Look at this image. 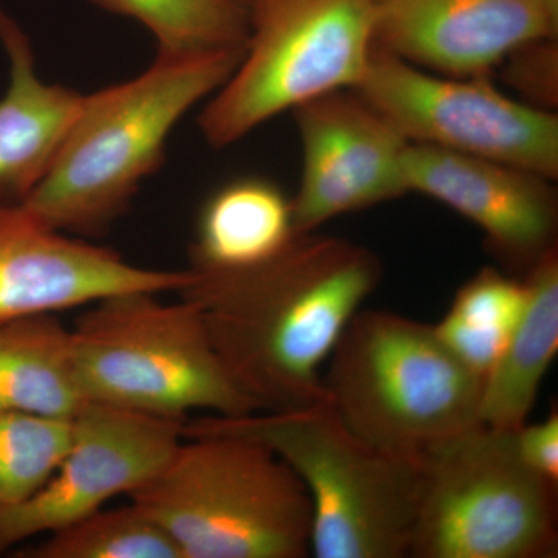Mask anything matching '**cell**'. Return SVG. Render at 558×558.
Instances as JSON below:
<instances>
[{
    "instance_id": "1",
    "label": "cell",
    "mask_w": 558,
    "mask_h": 558,
    "mask_svg": "<svg viewBox=\"0 0 558 558\" xmlns=\"http://www.w3.org/2000/svg\"><path fill=\"white\" fill-rule=\"evenodd\" d=\"M189 270L178 295L199 310L220 363L258 411L328 402L326 362L381 278L376 253L317 231L256 266Z\"/></svg>"
},
{
    "instance_id": "2",
    "label": "cell",
    "mask_w": 558,
    "mask_h": 558,
    "mask_svg": "<svg viewBox=\"0 0 558 558\" xmlns=\"http://www.w3.org/2000/svg\"><path fill=\"white\" fill-rule=\"evenodd\" d=\"M242 54H159L142 75L84 95L49 172L22 205L70 236H105L163 167L179 121L230 78Z\"/></svg>"
},
{
    "instance_id": "3",
    "label": "cell",
    "mask_w": 558,
    "mask_h": 558,
    "mask_svg": "<svg viewBox=\"0 0 558 558\" xmlns=\"http://www.w3.org/2000/svg\"><path fill=\"white\" fill-rule=\"evenodd\" d=\"M202 433L255 440L295 472L312 502L315 557H409L424 461L359 438L329 402L183 424V436Z\"/></svg>"
},
{
    "instance_id": "4",
    "label": "cell",
    "mask_w": 558,
    "mask_h": 558,
    "mask_svg": "<svg viewBox=\"0 0 558 558\" xmlns=\"http://www.w3.org/2000/svg\"><path fill=\"white\" fill-rule=\"evenodd\" d=\"M323 384L329 405L359 438L418 461L481 424L484 377L435 326L392 312H355Z\"/></svg>"
},
{
    "instance_id": "5",
    "label": "cell",
    "mask_w": 558,
    "mask_h": 558,
    "mask_svg": "<svg viewBox=\"0 0 558 558\" xmlns=\"http://www.w3.org/2000/svg\"><path fill=\"white\" fill-rule=\"evenodd\" d=\"M130 501L174 539L182 558L310 556L312 502L274 451L240 436H183Z\"/></svg>"
},
{
    "instance_id": "6",
    "label": "cell",
    "mask_w": 558,
    "mask_h": 558,
    "mask_svg": "<svg viewBox=\"0 0 558 558\" xmlns=\"http://www.w3.org/2000/svg\"><path fill=\"white\" fill-rule=\"evenodd\" d=\"M159 295H110L90 304L70 328L87 402L180 422L194 411H258L220 363L199 310L182 296L165 303Z\"/></svg>"
},
{
    "instance_id": "7",
    "label": "cell",
    "mask_w": 558,
    "mask_h": 558,
    "mask_svg": "<svg viewBox=\"0 0 558 558\" xmlns=\"http://www.w3.org/2000/svg\"><path fill=\"white\" fill-rule=\"evenodd\" d=\"M240 64L202 110V135L227 148L304 102L355 89L374 47L373 0H244Z\"/></svg>"
},
{
    "instance_id": "8",
    "label": "cell",
    "mask_w": 558,
    "mask_h": 558,
    "mask_svg": "<svg viewBox=\"0 0 558 558\" xmlns=\"http://www.w3.org/2000/svg\"><path fill=\"white\" fill-rule=\"evenodd\" d=\"M557 484L521 458L515 432L480 424L424 459L409 557L550 558Z\"/></svg>"
},
{
    "instance_id": "9",
    "label": "cell",
    "mask_w": 558,
    "mask_h": 558,
    "mask_svg": "<svg viewBox=\"0 0 558 558\" xmlns=\"http://www.w3.org/2000/svg\"><path fill=\"white\" fill-rule=\"evenodd\" d=\"M414 145L558 178V117L495 86L494 76H449L374 47L354 89Z\"/></svg>"
},
{
    "instance_id": "10",
    "label": "cell",
    "mask_w": 558,
    "mask_h": 558,
    "mask_svg": "<svg viewBox=\"0 0 558 558\" xmlns=\"http://www.w3.org/2000/svg\"><path fill=\"white\" fill-rule=\"evenodd\" d=\"M183 424L87 402L72 418V435L57 469L16 506L0 509V556L105 508L130 498L170 461L183 440Z\"/></svg>"
},
{
    "instance_id": "11",
    "label": "cell",
    "mask_w": 558,
    "mask_h": 558,
    "mask_svg": "<svg viewBox=\"0 0 558 558\" xmlns=\"http://www.w3.org/2000/svg\"><path fill=\"white\" fill-rule=\"evenodd\" d=\"M293 116L301 143L300 185L292 197L296 234L410 193V143L354 89L304 102Z\"/></svg>"
},
{
    "instance_id": "12",
    "label": "cell",
    "mask_w": 558,
    "mask_h": 558,
    "mask_svg": "<svg viewBox=\"0 0 558 558\" xmlns=\"http://www.w3.org/2000/svg\"><path fill=\"white\" fill-rule=\"evenodd\" d=\"M189 281V269L135 266L116 250L51 229L22 204H0V322L134 290L178 293Z\"/></svg>"
},
{
    "instance_id": "13",
    "label": "cell",
    "mask_w": 558,
    "mask_h": 558,
    "mask_svg": "<svg viewBox=\"0 0 558 558\" xmlns=\"http://www.w3.org/2000/svg\"><path fill=\"white\" fill-rule=\"evenodd\" d=\"M410 193L424 194L469 219L484 234L499 269L523 278L557 247L558 201L553 180L465 154L410 143Z\"/></svg>"
},
{
    "instance_id": "14",
    "label": "cell",
    "mask_w": 558,
    "mask_h": 558,
    "mask_svg": "<svg viewBox=\"0 0 558 558\" xmlns=\"http://www.w3.org/2000/svg\"><path fill=\"white\" fill-rule=\"evenodd\" d=\"M374 44L449 76H494L510 50L558 36V0H373Z\"/></svg>"
},
{
    "instance_id": "15",
    "label": "cell",
    "mask_w": 558,
    "mask_h": 558,
    "mask_svg": "<svg viewBox=\"0 0 558 558\" xmlns=\"http://www.w3.org/2000/svg\"><path fill=\"white\" fill-rule=\"evenodd\" d=\"M0 43L10 61L0 98V204H22L49 172L84 95L39 78L31 39L2 7Z\"/></svg>"
},
{
    "instance_id": "16",
    "label": "cell",
    "mask_w": 558,
    "mask_h": 558,
    "mask_svg": "<svg viewBox=\"0 0 558 558\" xmlns=\"http://www.w3.org/2000/svg\"><path fill=\"white\" fill-rule=\"evenodd\" d=\"M523 310L484 380L481 424L517 432L527 424L539 387L558 351V250L523 277Z\"/></svg>"
},
{
    "instance_id": "17",
    "label": "cell",
    "mask_w": 558,
    "mask_h": 558,
    "mask_svg": "<svg viewBox=\"0 0 558 558\" xmlns=\"http://www.w3.org/2000/svg\"><path fill=\"white\" fill-rule=\"evenodd\" d=\"M296 236L292 197L258 175L230 180L202 205L190 266L233 270L274 258Z\"/></svg>"
},
{
    "instance_id": "18",
    "label": "cell",
    "mask_w": 558,
    "mask_h": 558,
    "mask_svg": "<svg viewBox=\"0 0 558 558\" xmlns=\"http://www.w3.org/2000/svg\"><path fill=\"white\" fill-rule=\"evenodd\" d=\"M86 403L72 330L58 314L0 322V413L72 421Z\"/></svg>"
},
{
    "instance_id": "19",
    "label": "cell",
    "mask_w": 558,
    "mask_h": 558,
    "mask_svg": "<svg viewBox=\"0 0 558 558\" xmlns=\"http://www.w3.org/2000/svg\"><path fill=\"white\" fill-rule=\"evenodd\" d=\"M523 278L486 267L458 290L436 332L473 373L486 380L523 310Z\"/></svg>"
},
{
    "instance_id": "20",
    "label": "cell",
    "mask_w": 558,
    "mask_h": 558,
    "mask_svg": "<svg viewBox=\"0 0 558 558\" xmlns=\"http://www.w3.org/2000/svg\"><path fill=\"white\" fill-rule=\"evenodd\" d=\"M94 5L142 24L159 54L245 50L248 38L244 0H90Z\"/></svg>"
},
{
    "instance_id": "21",
    "label": "cell",
    "mask_w": 558,
    "mask_h": 558,
    "mask_svg": "<svg viewBox=\"0 0 558 558\" xmlns=\"http://www.w3.org/2000/svg\"><path fill=\"white\" fill-rule=\"evenodd\" d=\"M22 558H182L174 539L130 501L100 509L14 554Z\"/></svg>"
},
{
    "instance_id": "22",
    "label": "cell",
    "mask_w": 558,
    "mask_h": 558,
    "mask_svg": "<svg viewBox=\"0 0 558 558\" xmlns=\"http://www.w3.org/2000/svg\"><path fill=\"white\" fill-rule=\"evenodd\" d=\"M70 435L72 421L0 413V509L20 505L49 480Z\"/></svg>"
},
{
    "instance_id": "23",
    "label": "cell",
    "mask_w": 558,
    "mask_h": 558,
    "mask_svg": "<svg viewBox=\"0 0 558 558\" xmlns=\"http://www.w3.org/2000/svg\"><path fill=\"white\" fill-rule=\"evenodd\" d=\"M519 100L556 112L558 105V36L520 44L499 62L497 72Z\"/></svg>"
},
{
    "instance_id": "24",
    "label": "cell",
    "mask_w": 558,
    "mask_h": 558,
    "mask_svg": "<svg viewBox=\"0 0 558 558\" xmlns=\"http://www.w3.org/2000/svg\"><path fill=\"white\" fill-rule=\"evenodd\" d=\"M517 447L529 468L543 478L558 483V414L550 413L537 424H524L515 432Z\"/></svg>"
}]
</instances>
